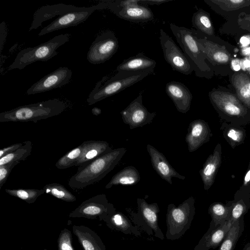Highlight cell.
<instances>
[{
  "instance_id": "6da1fadb",
  "label": "cell",
  "mask_w": 250,
  "mask_h": 250,
  "mask_svg": "<svg viewBox=\"0 0 250 250\" xmlns=\"http://www.w3.org/2000/svg\"><path fill=\"white\" fill-rule=\"evenodd\" d=\"M126 151L125 147L112 149L79 167L77 172L69 180V187L79 190L98 182L114 169Z\"/></svg>"
},
{
  "instance_id": "7a4b0ae2",
  "label": "cell",
  "mask_w": 250,
  "mask_h": 250,
  "mask_svg": "<svg viewBox=\"0 0 250 250\" xmlns=\"http://www.w3.org/2000/svg\"><path fill=\"white\" fill-rule=\"evenodd\" d=\"M66 108L63 101L53 99L22 105L0 113V122H33L59 115Z\"/></svg>"
},
{
  "instance_id": "3957f363",
  "label": "cell",
  "mask_w": 250,
  "mask_h": 250,
  "mask_svg": "<svg viewBox=\"0 0 250 250\" xmlns=\"http://www.w3.org/2000/svg\"><path fill=\"white\" fill-rule=\"evenodd\" d=\"M170 29L181 47L184 54L192 65L196 76L209 79L211 77V69L200 48L192 29L179 26L173 23Z\"/></svg>"
},
{
  "instance_id": "277c9868",
  "label": "cell",
  "mask_w": 250,
  "mask_h": 250,
  "mask_svg": "<svg viewBox=\"0 0 250 250\" xmlns=\"http://www.w3.org/2000/svg\"><path fill=\"white\" fill-rule=\"evenodd\" d=\"M152 72L119 71L104 81L98 82L90 93L86 101L91 105L107 97L114 95L141 81Z\"/></svg>"
},
{
  "instance_id": "5b68a950",
  "label": "cell",
  "mask_w": 250,
  "mask_h": 250,
  "mask_svg": "<svg viewBox=\"0 0 250 250\" xmlns=\"http://www.w3.org/2000/svg\"><path fill=\"white\" fill-rule=\"evenodd\" d=\"M195 199L190 196L178 206L173 203L167 206L166 214V238L180 239L189 229L195 213Z\"/></svg>"
},
{
  "instance_id": "8992f818",
  "label": "cell",
  "mask_w": 250,
  "mask_h": 250,
  "mask_svg": "<svg viewBox=\"0 0 250 250\" xmlns=\"http://www.w3.org/2000/svg\"><path fill=\"white\" fill-rule=\"evenodd\" d=\"M70 37L69 34H61L38 46L21 50L17 54L13 62L9 66L8 70H21L36 62L47 61L58 54L56 50L66 43Z\"/></svg>"
},
{
  "instance_id": "52a82bcc",
  "label": "cell",
  "mask_w": 250,
  "mask_h": 250,
  "mask_svg": "<svg viewBox=\"0 0 250 250\" xmlns=\"http://www.w3.org/2000/svg\"><path fill=\"white\" fill-rule=\"evenodd\" d=\"M137 212L127 209L132 223L148 235L164 240V235L158 225L160 208L158 204H148L144 199L140 198L137 199Z\"/></svg>"
},
{
  "instance_id": "ba28073f",
  "label": "cell",
  "mask_w": 250,
  "mask_h": 250,
  "mask_svg": "<svg viewBox=\"0 0 250 250\" xmlns=\"http://www.w3.org/2000/svg\"><path fill=\"white\" fill-rule=\"evenodd\" d=\"M113 205L109 203L104 194H100L83 201L68 215L71 218H85L103 221L116 212Z\"/></svg>"
},
{
  "instance_id": "9c48e42d",
  "label": "cell",
  "mask_w": 250,
  "mask_h": 250,
  "mask_svg": "<svg viewBox=\"0 0 250 250\" xmlns=\"http://www.w3.org/2000/svg\"><path fill=\"white\" fill-rule=\"evenodd\" d=\"M159 39L166 61L172 69L185 75H190L193 71L183 52L163 29L160 30Z\"/></svg>"
},
{
  "instance_id": "30bf717a",
  "label": "cell",
  "mask_w": 250,
  "mask_h": 250,
  "mask_svg": "<svg viewBox=\"0 0 250 250\" xmlns=\"http://www.w3.org/2000/svg\"><path fill=\"white\" fill-rule=\"evenodd\" d=\"M119 42L115 34L108 31L98 35L92 43L87 55L88 61L99 64L109 60L117 52Z\"/></svg>"
},
{
  "instance_id": "8fae6325",
  "label": "cell",
  "mask_w": 250,
  "mask_h": 250,
  "mask_svg": "<svg viewBox=\"0 0 250 250\" xmlns=\"http://www.w3.org/2000/svg\"><path fill=\"white\" fill-rule=\"evenodd\" d=\"M120 113L123 122L130 129L151 124L156 115V112H150L143 105L142 92Z\"/></svg>"
},
{
  "instance_id": "7c38bea8",
  "label": "cell",
  "mask_w": 250,
  "mask_h": 250,
  "mask_svg": "<svg viewBox=\"0 0 250 250\" xmlns=\"http://www.w3.org/2000/svg\"><path fill=\"white\" fill-rule=\"evenodd\" d=\"M192 31L200 49L210 63L220 66L231 64L232 56L225 46L209 40L196 30L192 29Z\"/></svg>"
},
{
  "instance_id": "4fadbf2b",
  "label": "cell",
  "mask_w": 250,
  "mask_h": 250,
  "mask_svg": "<svg viewBox=\"0 0 250 250\" xmlns=\"http://www.w3.org/2000/svg\"><path fill=\"white\" fill-rule=\"evenodd\" d=\"M72 71L67 67H60L34 83L26 91L27 95L35 94L62 87L67 84Z\"/></svg>"
},
{
  "instance_id": "5bb4252c",
  "label": "cell",
  "mask_w": 250,
  "mask_h": 250,
  "mask_svg": "<svg viewBox=\"0 0 250 250\" xmlns=\"http://www.w3.org/2000/svg\"><path fill=\"white\" fill-rule=\"evenodd\" d=\"M96 10H100L98 4L89 7L88 9L85 11L72 12L60 16L42 28L38 35L42 36L59 29L77 25L85 21Z\"/></svg>"
},
{
  "instance_id": "9a60e30c",
  "label": "cell",
  "mask_w": 250,
  "mask_h": 250,
  "mask_svg": "<svg viewBox=\"0 0 250 250\" xmlns=\"http://www.w3.org/2000/svg\"><path fill=\"white\" fill-rule=\"evenodd\" d=\"M208 95L213 104L228 115H240L245 111L237 96L229 91L213 89Z\"/></svg>"
},
{
  "instance_id": "2e32d148",
  "label": "cell",
  "mask_w": 250,
  "mask_h": 250,
  "mask_svg": "<svg viewBox=\"0 0 250 250\" xmlns=\"http://www.w3.org/2000/svg\"><path fill=\"white\" fill-rule=\"evenodd\" d=\"M89 7H77L72 5L59 3L46 5L39 8L33 15V21L29 31L36 29L42 26L43 22L56 16H62L72 12L83 11L88 9Z\"/></svg>"
},
{
  "instance_id": "e0dca14e",
  "label": "cell",
  "mask_w": 250,
  "mask_h": 250,
  "mask_svg": "<svg viewBox=\"0 0 250 250\" xmlns=\"http://www.w3.org/2000/svg\"><path fill=\"white\" fill-rule=\"evenodd\" d=\"M146 150L150 156L153 168L160 177L172 184V178L185 180L186 177L179 174L172 167L164 155L151 145H146Z\"/></svg>"
},
{
  "instance_id": "ac0fdd59",
  "label": "cell",
  "mask_w": 250,
  "mask_h": 250,
  "mask_svg": "<svg viewBox=\"0 0 250 250\" xmlns=\"http://www.w3.org/2000/svg\"><path fill=\"white\" fill-rule=\"evenodd\" d=\"M231 225L228 220L218 226H215L211 221L208 229L193 250H209L210 249H215L222 243Z\"/></svg>"
},
{
  "instance_id": "d6986e66",
  "label": "cell",
  "mask_w": 250,
  "mask_h": 250,
  "mask_svg": "<svg viewBox=\"0 0 250 250\" xmlns=\"http://www.w3.org/2000/svg\"><path fill=\"white\" fill-rule=\"evenodd\" d=\"M166 92L172 100L178 111L182 113L188 111L192 95L186 85L179 82L171 81L167 83Z\"/></svg>"
},
{
  "instance_id": "ffe728a7",
  "label": "cell",
  "mask_w": 250,
  "mask_h": 250,
  "mask_svg": "<svg viewBox=\"0 0 250 250\" xmlns=\"http://www.w3.org/2000/svg\"><path fill=\"white\" fill-rule=\"evenodd\" d=\"M208 136L209 129L205 121L195 120L191 122L185 138L189 152L197 150L208 141Z\"/></svg>"
},
{
  "instance_id": "44dd1931",
  "label": "cell",
  "mask_w": 250,
  "mask_h": 250,
  "mask_svg": "<svg viewBox=\"0 0 250 250\" xmlns=\"http://www.w3.org/2000/svg\"><path fill=\"white\" fill-rule=\"evenodd\" d=\"M82 145V153L74 165L75 167L82 166L112 149L109 144L104 141H86Z\"/></svg>"
},
{
  "instance_id": "7402d4cb",
  "label": "cell",
  "mask_w": 250,
  "mask_h": 250,
  "mask_svg": "<svg viewBox=\"0 0 250 250\" xmlns=\"http://www.w3.org/2000/svg\"><path fill=\"white\" fill-rule=\"evenodd\" d=\"M72 230L84 250H106L100 237L88 227L74 225Z\"/></svg>"
},
{
  "instance_id": "603a6c76",
  "label": "cell",
  "mask_w": 250,
  "mask_h": 250,
  "mask_svg": "<svg viewBox=\"0 0 250 250\" xmlns=\"http://www.w3.org/2000/svg\"><path fill=\"white\" fill-rule=\"evenodd\" d=\"M109 229L120 231L125 234L141 235L140 229L134 226L131 220L121 212L116 211L103 220Z\"/></svg>"
},
{
  "instance_id": "cb8c5ba5",
  "label": "cell",
  "mask_w": 250,
  "mask_h": 250,
  "mask_svg": "<svg viewBox=\"0 0 250 250\" xmlns=\"http://www.w3.org/2000/svg\"><path fill=\"white\" fill-rule=\"evenodd\" d=\"M156 65L155 61L140 53L124 60L118 65L116 70L118 72L148 71L153 72Z\"/></svg>"
},
{
  "instance_id": "d4e9b609",
  "label": "cell",
  "mask_w": 250,
  "mask_h": 250,
  "mask_svg": "<svg viewBox=\"0 0 250 250\" xmlns=\"http://www.w3.org/2000/svg\"><path fill=\"white\" fill-rule=\"evenodd\" d=\"M116 15L121 19L136 23L146 22L154 19L151 10L147 5L140 4L124 8Z\"/></svg>"
},
{
  "instance_id": "484cf974",
  "label": "cell",
  "mask_w": 250,
  "mask_h": 250,
  "mask_svg": "<svg viewBox=\"0 0 250 250\" xmlns=\"http://www.w3.org/2000/svg\"><path fill=\"white\" fill-rule=\"evenodd\" d=\"M140 181V175L136 168L132 166L125 167L115 174L106 185V189L113 186H132Z\"/></svg>"
},
{
  "instance_id": "4316f807",
  "label": "cell",
  "mask_w": 250,
  "mask_h": 250,
  "mask_svg": "<svg viewBox=\"0 0 250 250\" xmlns=\"http://www.w3.org/2000/svg\"><path fill=\"white\" fill-rule=\"evenodd\" d=\"M231 81L239 100L250 107V77L240 72L233 74Z\"/></svg>"
},
{
  "instance_id": "83f0119b",
  "label": "cell",
  "mask_w": 250,
  "mask_h": 250,
  "mask_svg": "<svg viewBox=\"0 0 250 250\" xmlns=\"http://www.w3.org/2000/svg\"><path fill=\"white\" fill-rule=\"evenodd\" d=\"M191 22L193 27L207 38L209 39L215 36L210 15L204 10L200 9L195 12L192 15Z\"/></svg>"
},
{
  "instance_id": "f1b7e54d",
  "label": "cell",
  "mask_w": 250,
  "mask_h": 250,
  "mask_svg": "<svg viewBox=\"0 0 250 250\" xmlns=\"http://www.w3.org/2000/svg\"><path fill=\"white\" fill-rule=\"evenodd\" d=\"M244 230V219L243 216L231 225L218 250H234Z\"/></svg>"
},
{
  "instance_id": "f546056e",
  "label": "cell",
  "mask_w": 250,
  "mask_h": 250,
  "mask_svg": "<svg viewBox=\"0 0 250 250\" xmlns=\"http://www.w3.org/2000/svg\"><path fill=\"white\" fill-rule=\"evenodd\" d=\"M205 2L214 10L232 12L250 5V0H208Z\"/></svg>"
},
{
  "instance_id": "4dcf8cb0",
  "label": "cell",
  "mask_w": 250,
  "mask_h": 250,
  "mask_svg": "<svg viewBox=\"0 0 250 250\" xmlns=\"http://www.w3.org/2000/svg\"><path fill=\"white\" fill-rule=\"evenodd\" d=\"M231 205L226 206L220 203H214L210 206L208 213L211 216V221L215 226H218L229 220Z\"/></svg>"
},
{
  "instance_id": "1f68e13d",
  "label": "cell",
  "mask_w": 250,
  "mask_h": 250,
  "mask_svg": "<svg viewBox=\"0 0 250 250\" xmlns=\"http://www.w3.org/2000/svg\"><path fill=\"white\" fill-rule=\"evenodd\" d=\"M32 149V143L26 141L21 146L12 153L0 158V166L14 162L25 160L30 154Z\"/></svg>"
},
{
  "instance_id": "d6a6232c",
  "label": "cell",
  "mask_w": 250,
  "mask_h": 250,
  "mask_svg": "<svg viewBox=\"0 0 250 250\" xmlns=\"http://www.w3.org/2000/svg\"><path fill=\"white\" fill-rule=\"evenodd\" d=\"M44 192L66 202H74L76 198L63 185L58 183L47 184L43 187Z\"/></svg>"
},
{
  "instance_id": "836d02e7",
  "label": "cell",
  "mask_w": 250,
  "mask_h": 250,
  "mask_svg": "<svg viewBox=\"0 0 250 250\" xmlns=\"http://www.w3.org/2000/svg\"><path fill=\"white\" fill-rule=\"evenodd\" d=\"M5 190L8 194L19 198L28 204L34 203L38 197L45 193L43 189H5Z\"/></svg>"
},
{
  "instance_id": "e575fe53",
  "label": "cell",
  "mask_w": 250,
  "mask_h": 250,
  "mask_svg": "<svg viewBox=\"0 0 250 250\" xmlns=\"http://www.w3.org/2000/svg\"><path fill=\"white\" fill-rule=\"evenodd\" d=\"M217 165L216 155L210 156L200 171V175L206 189H208L212 183Z\"/></svg>"
},
{
  "instance_id": "d590c367",
  "label": "cell",
  "mask_w": 250,
  "mask_h": 250,
  "mask_svg": "<svg viewBox=\"0 0 250 250\" xmlns=\"http://www.w3.org/2000/svg\"><path fill=\"white\" fill-rule=\"evenodd\" d=\"M82 151V144L68 152L60 158L55 166L60 169H63L74 166L80 157Z\"/></svg>"
},
{
  "instance_id": "8d00e7d4",
  "label": "cell",
  "mask_w": 250,
  "mask_h": 250,
  "mask_svg": "<svg viewBox=\"0 0 250 250\" xmlns=\"http://www.w3.org/2000/svg\"><path fill=\"white\" fill-rule=\"evenodd\" d=\"M250 207L249 203L244 199L237 200L232 204L230 216L229 221L232 225L248 212Z\"/></svg>"
},
{
  "instance_id": "74e56055",
  "label": "cell",
  "mask_w": 250,
  "mask_h": 250,
  "mask_svg": "<svg viewBox=\"0 0 250 250\" xmlns=\"http://www.w3.org/2000/svg\"><path fill=\"white\" fill-rule=\"evenodd\" d=\"M72 236L70 230L64 229L61 230L58 239V250H76L72 245Z\"/></svg>"
},
{
  "instance_id": "f35d334b",
  "label": "cell",
  "mask_w": 250,
  "mask_h": 250,
  "mask_svg": "<svg viewBox=\"0 0 250 250\" xmlns=\"http://www.w3.org/2000/svg\"><path fill=\"white\" fill-rule=\"evenodd\" d=\"M20 162H14L0 166V189L6 182L13 168Z\"/></svg>"
},
{
  "instance_id": "ab89813d",
  "label": "cell",
  "mask_w": 250,
  "mask_h": 250,
  "mask_svg": "<svg viewBox=\"0 0 250 250\" xmlns=\"http://www.w3.org/2000/svg\"><path fill=\"white\" fill-rule=\"evenodd\" d=\"M22 145L23 143H16L1 149L0 150V158L15 151L21 146Z\"/></svg>"
},
{
  "instance_id": "60d3db41",
  "label": "cell",
  "mask_w": 250,
  "mask_h": 250,
  "mask_svg": "<svg viewBox=\"0 0 250 250\" xmlns=\"http://www.w3.org/2000/svg\"><path fill=\"white\" fill-rule=\"evenodd\" d=\"M171 1V0H139V3L142 5H160Z\"/></svg>"
},
{
  "instance_id": "b9f144b4",
  "label": "cell",
  "mask_w": 250,
  "mask_h": 250,
  "mask_svg": "<svg viewBox=\"0 0 250 250\" xmlns=\"http://www.w3.org/2000/svg\"><path fill=\"white\" fill-rule=\"evenodd\" d=\"M239 23L242 27L245 29L250 28V14L244 15L242 18H240Z\"/></svg>"
},
{
  "instance_id": "7bdbcfd3",
  "label": "cell",
  "mask_w": 250,
  "mask_h": 250,
  "mask_svg": "<svg viewBox=\"0 0 250 250\" xmlns=\"http://www.w3.org/2000/svg\"><path fill=\"white\" fill-rule=\"evenodd\" d=\"M0 27L2 28L3 31V34L0 32V50L1 51L3 44L4 42V40H5V37L7 35V29L4 22H2L1 23Z\"/></svg>"
},
{
  "instance_id": "ee69618b",
  "label": "cell",
  "mask_w": 250,
  "mask_h": 250,
  "mask_svg": "<svg viewBox=\"0 0 250 250\" xmlns=\"http://www.w3.org/2000/svg\"><path fill=\"white\" fill-rule=\"evenodd\" d=\"M240 42L242 47H248L250 44V35L242 36L240 40Z\"/></svg>"
},
{
  "instance_id": "f6af8a7d",
  "label": "cell",
  "mask_w": 250,
  "mask_h": 250,
  "mask_svg": "<svg viewBox=\"0 0 250 250\" xmlns=\"http://www.w3.org/2000/svg\"><path fill=\"white\" fill-rule=\"evenodd\" d=\"M228 136L234 141H238L240 138L238 132L233 129H231L229 132Z\"/></svg>"
},
{
  "instance_id": "bcb514c9",
  "label": "cell",
  "mask_w": 250,
  "mask_h": 250,
  "mask_svg": "<svg viewBox=\"0 0 250 250\" xmlns=\"http://www.w3.org/2000/svg\"><path fill=\"white\" fill-rule=\"evenodd\" d=\"M242 53L243 55L245 56L250 55V46H248L243 49L242 50Z\"/></svg>"
},
{
  "instance_id": "7dc6e473",
  "label": "cell",
  "mask_w": 250,
  "mask_h": 250,
  "mask_svg": "<svg viewBox=\"0 0 250 250\" xmlns=\"http://www.w3.org/2000/svg\"><path fill=\"white\" fill-rule=\"evenodd\" d=\"M102 112V110L100 108L98 107H94L92 109V113L93 115L97 116L100 115Z\"/></svg>"
},
{
  "instance_id": "c3c4849f",
  "label": "cell",
  "mask_w": 250,
  "mask_h": 250,
  "mask_svg": "<svg viewBox=\"0 0 250 250\" xmlns=\"http://www.w3.org/2000/svg\"><path fill=\"white\" fill-rule=\"evenodd\" d=\"M250 181V170H249L247 172V173L245 177V179H244V181H245V183L249 182Z\"/></svg>"
},
{
  "instance_id": "681fc988",
  "label": "cell",
  "mask_w": 250,
  "mask_h": 250,
  "mask_svg": "<svg viewBox=\"0 0 250 250\" xmlns=\"http://www.w3.org/2000/svg\"><path fill=\"white\" fill-rule=\"evenodd\" d=\"M243 64L247 68L250 67V60H245L243 62Z\"/></svg>"
},
{
  "instance_id": "f907efd6",
  "label": "cell",
  "mask_w": 250,
  "mask_h": 250,
  "mask_svg": "<svg viewBox=\"0 0 250 250\" xmlns=\"http://www.w3.org/2000/svg\"><path fill=\"white\" fill-rule=\"evenodd\" d=\"M242 250H250V242L247 243Z\"/></svg>"
},
{
  "instance_id": "816d5d0a",
  "label": "cell",
  "mask_w": 250,
  "mask_h": 250,
  "mask_svg": "<svg viewBox=\"0 0 250 250\" xmlns=\"http://www.w3.org/2000/svg\"></svg>"
}]
</instances>
